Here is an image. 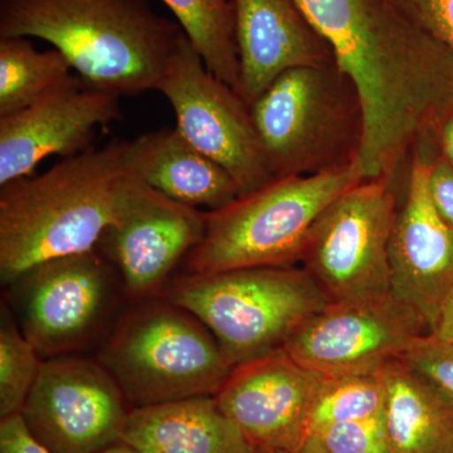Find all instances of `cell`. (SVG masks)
I'll use <instances>...</instances> for the list:
<instances>
[{
    "mask_svg": "<svg viewBox=\"0 0 453 453\" xmlns=\"http://www.w3.org/2000/svg\"><path fill=\"white\" fill-rule=\"evenodd\" d=\"M0 453H52L35 438L22 414L0 418Z\"/></svg>",
    "mask_w": 453,
    "mask_h": 453,
    "instance_id": "cell-28",
    "label": "cell"
},
{
    "mask_svg": "<svg viewBox=\"0 0 453 453\" xmlns=\"http://www.w3.org/2000/svg\"><path fill=\"white\" fill-rule=\"evenodd\" d=\"M100 453H140L136 451L134 447L127 445L125 442H118L115 445L107 447L106 449H104L103 452Z\"/></svg>",
    "mask_w": 453,
    "mask_h": 453,
    "instance_id": "cell-33",
    "label": "cell"
},
{
    "mask_svg": "<svg viewBox=\"0 0 453 453\" xmlns=\"http://www.w3.org/2000/svg\"><path fill=\"white\" fill-rule=\"evenodd\" d=\"M380 371L325 375L312 405L311 434L329 426L365 421L384 414L387 395Z\"/></svg>",
    "mask_w": 453,
    "mask_h": 453,
    "instance_id": "cell-23",
    "label": "cell"
},
{
    "mask_svg": "<svg viewBox=\"0 0 453 453\" xmlns=\"http://www.w3.org/2000/svg\"><path fill=\"white\" fill-rule=\"evenodd\" d=\"M5 288L18 326L43 360L101 347L129 301L98 247L35 265Z\"/></svg>",
    "mask_w": 453,
    "mask_h": 453,
    "instance_id": "cell-8",
    "label": "cell"
},
{
    "mask_svg": "<svg viewBox=\"0 0 453 453\" xmlns=\"http://www.w3.org/2000/svg\"><path fill=\"white\" fill-rule=\"evenodd\" d=\"M250 110L273 178L356 164L365 129L362 104L338 65L286 71Z\"/></svg>",
    "mask_w": 453,
    "mask_h": 453,
    "instance_id": "cell-6",
    "label": "cell"
},
{
    "mask_svg": "<svg viewBox=\"0 0 453 453\" xmlns=\"http://www.w3.org/2000/svg\"><path fill=\"white\" fill-rule=\"evenodd\" d=\"M411 368L453 399V344L426 334L401 357Z\"/></svg>",
    "mask_w": 453,
    "mask_h": 453,
    "instance_id": "cell-26",
    "label": "cell"
},
{
    "mask_svg": "<svg viewBox=\"0 0 453 453\" xmlns=\"http://www.w3.org/2000/svg\"><path fill=\"white\" fill-rule=\"evenodd\" d=\"M157 91L173 107L179 133L231 175L240 196L275 179L249 105L208 71L188 37L173 56Z\"/></svg>",
    "mask_w": 453,
    "mask_h": 453,
    "instance_id": "cell-10",
    "label": "cell"
},
{
    "mask_svg": "<svg viewBox=\"0 0 453 453\" xmlns=\"http://www.w3.org/2000/svg\"><path fill=\"white\" fill-rule=\"evenodd\" d=\"M125 149L115 139L0 187L3 286L42 262L96 249L124 199Z\"/></svg>",
    "mask_w": 453,
    "mask_h": 453,
    "instance_id": "cell-3",
    "label": "cell"
},
{
    "mask_svg": "<svg viewBox=\"0 0 453 453\" xmlns=\"http://www.w3.org/2000/svg\"><path fill=\"white\" fill-rule=\"evenodd\" d=\"M125 166L146 186L196 210L219 211L240 198L231 175L196 150L177 127L127 142Z\"/></svg>",
    "mask_w": 453,
    "mask_h": 453,
    "instance_id": "cell-18",
    "label": "cell"
},
{
    "mask_svg": "<svg viewBox=\"0 0 453 453\" xmlns=\"http://www.w3.org/2000/svg\"><path fill=\"white\" fill-rule=\"evenodd\" d=\"M310 436L326 453H392L384 414L365 421L329 426Z\"/></svg>",
    "mask_w": 453,
    "mask_h": 453,
    "instance_id": "cell-25",
    "label": "cell"
},
{
    "mask_svg": "<svg viewBox=\"0 0 453 453\" xmlns=\"http://www.w3.org/2000/svg\"><path fill=\"white\" fill-rule=\"evenodd\" d=\"M205 228L204 211L173 201L129 173L118 219L97 247L118 268L133 303L162 295L170 273L202 242Z\"/></svg>",
    "mask_w": 453,
    "mask_h": 453,
    "instance_id": "cell-13",
    "label": "cell"
},
{
    "mask_svg": "<svg viewBox=\"0 0 453 453\" xmlns=\"http://www.w3.org/2000/svg\"><path fill=\"white\" fill-rule=\"evenodd\" d=\"M441 144L445 159L453 166V112L441 125Z\"/></svg>",
    "mask_w": 453,
    "mask_h": 453,
    "instance_id": "cell-31",
    "label": "cell"
},
{
    "mask_svg": "<svg viewBox=\"0 0 453 453\" xmlns=\"http://www.w3.org/2000/svg\"><path fill=\"white\" fill-rule=\"evenodd\" d=\"M453 56V0H390Z\"/></svg>",
    "mask_w": 453,
    "mask_h": 453,
    "instance_id": "cell-27",
    "label": "cell"
},
{
    "mask_svg": "<svg viewBox=\"0 0 453 453\" xmlns=\"http://www.w3.org/2000/svg\"><path fill=\"white\" fill-rule=\"evenodd\" d=\"M428 188L437 213L453 228V166L446 159L431 163Z\"/></svg>",
    "mask_w": 453,
    "mask_h": 453,
    "instance_id": "cell-29",
    "label": "cell"
},
{
    "mask_svg": "<svg viewBox=\"0 0 453 453\" xmlns=\"http://www.w3.org/2000/svg\"><path fill=\"white\" fill-rule=\"evenodd\" d=\"M73 67L58 50H38L29 38H0V116L19 111L61 88Z\"/></svg>",
    "mask_w": 453,
    "mask_h": 453,
    "instance_id": "cell-21",
    "label": "cell"
},
{
    "mask_svg": "<svg viewBox=\"0 0 453 453\" xmlns=\"http://www.w3.org/2000/svg\"><path fill=\"white\" fill-rule=\"evenodd\" d=\"M121 442L140 453H255L214 396L133 408Z\"/></svg>",
    "mask_w": 453,
    "mask_h": 453,
    "instance_id": "cell-19",
    "label": "cell"
},
{
    "mask_svg": "<svg viewBox=\"0 0 453 453\" xmlns=\"http://www.w3.org/2000/svg\"><path fill=\"white\" fill-rule=\"evenodd\" d=\"M120 97L73 76L31 106L0 116V187L33 175L47 157L94 148L97 130L120 120Z\"/></svg>",
    "mask_w": 453,
    "mask_h": 453,
    "instance_id": "cell-15",
    "label": "cell"
},
{
    "mask_svg": "<svg viewBox=\"0 0 453 453\" xmlns=\"http://www.w3.org/2000/svg\"><path fill=\"white\" fill-rule=\"evenodd\" d=\"M217 79L238 92L241 68L229 0H162Z\"/></svg>",
    "mask_w": 453,
    "mask_h": 453,
    "instance_id": "cell-22",
    "label": "cell"
},
{
    "mask_svg": "<svg viewBox=\"0 0 453 453\" xmlns=\"http://www.w3.org/2000/svg\"><path fill=\"white\" fill-rule=\"evenodd\" d=\"M429 334L416 310L392 294L353 303H329L308 319L283 345L303 368L323 375L378 372L401 359Z\"/></svg>",
    "mask_w": 453,
    "mask_h": 453,
    "instance_id": "cell-12",
    "label": "cell"
},
{
    "mask_svg": "<svg viewBox=\"0 0 453 453\" xmlns=\"http://www.w3.org/2000/svg\"><path fill=\"white\" fill-rule=\"evenodd\" d=\"M295 453H326L324 451L323 447L319 445L318 441L314 437L310 436L306 442L301 446L299 451Z\"/></svg>",
    "mask_w": 453,
    "mask_h": 453,
    "instance_id": "cell-32",
    "label": "cell"
},
{
    "mask_svg": "<svg viewBox=\"0 0 453 453\" xmlns=\"http://www.w3.org/2000/svg\"><path fill=\"white\" fill-rule=\"evenodd\" d=\"M240 57L238 95L251 106L280 74L305 65L336 64L329 43L300 0H229Z\"/></svg>",
    "mask_w": 453,
    "mask_h": 453,
    "instance_id": "cell-17",
    "label": "cell"
},
{
    "mask_svg": "<svg viewBox=\"0 0 453 453\" xmlns=\"http://www.w3.org/2000/svg\"><path fill=\"white\" fill-rule=\"evenodd\" d=\"M43 359L23 335L5 301L0 309V418L22 413Z\"/></svg>",
    "mask_w": 453,
    "mask_h": 453,
    "instance_id": "cell-24",
    "label": "cell"
},
{
    "mask_svg": "<svg viewBox=\"0 0 453 453\" xmlns=\"http://www.w3.org/2000/svg\"><path fill=\"white\" fill-rule=\"evenodd\" d=\"M429 166L421 155L414 157L405 201L396 211L389 264L393 296L416 310L431 333L453 290V228L432 203Z\"/></svg>",
    "mask_w": 453,
    "mask_h": 453,
    "instance_id": "cell-16",
    "label": "cell"
},
{
    "mask_svg": "<svg viewBox=\"0 0 453 453\" xmlns=\"http://www.w3.org/2000/svg\"><path fill=\"white\" fill-rule=\"evenodd\" d=\"M363 109L356 165L390 179L414 144L453 112V56L390 0H300Z\"/></svg>",
    "mask_w": 453,
    "mask_h": 453,
    "instance_id": "cell-1",
    "label": "cell"
},
{
    "mask_svg": "<svg viewBox=\"0 0 453 453\" xmlns=\"http://www.w3.org/2000/svg\"><path fill=\"white\" fill-rule=\"evenodd\" d=\"M131 410L105 366L81 354L43 360L20 414L52 453H100L121 442Z\"/></svg>",
    "mask_w": 453,
    "mask_h": 453,
    "instance_id": "cell-11",
    "label": "cell"
},
{
    "mask_svg": "<svg viewBox=\"0 0 453 453\" xmlns=\"http://www.w3.org/2000/svg\"><path fill=\"white\" fill-rule=\"evenodd\" d=\"M324 377L281 348L235 365L214 398L255 453H295L311 434L312 405Z\"/></svg>",
    "mask_w": 453,
    "mask_h": 453,
    "instance_id": "cell-14",
    "label": "cell"
},
{
    "mask_svg": "<svg viewBox=\"0 0 453 453\" xmlns=\"http://www.w3.org/2000/svg\"><path fill=\"white\" fill-rule=\"evenodd\" d=\"M432 335L442 342L453 344V290L447 295L440 311H438L436 321L432 327Z\"/></svg>",
    "mask_w": 453,
    "mask_h": 453,
    "instance_id": "cell-30",
    "label": "cell"
},
{
    "mask_svg": "<svg viewBox=\"0 0 453 453\" xmlns=\"http://www.w3.org/2000/svg\"><path fill=\"white\" fill-rule=\"evenodd\" d=\"M96 359L133 408L216 396L234 368L196 316L162 296L130 303Z\"/></svg>",
    "mask_w": 453,
    "mask_h": 453,
    "instance_id": "cell-4",
    "label": "cell"
},
{
    "mask_svg": "<svg viewBox=\"0 0 453 453\" xmlns=\"http://www.w3.org/2000/svg\"><path fill=\"white\" fill-rule=\"evenodd\" d=\"M160 296L196 316L234 366L283 348L330 303L301 266L186 273L170 279Z\"/></svg>",
    "mask_w": 453,
    "mask_h": 453,
    "instance_id": "cell-5",
    "label": "cell"
},
{
    "mask_svg": "<svg viewBox=\"0 0 453 453\" xmlns=\"http://www.w3.org/2000/svg\"><path fill=\"white\" fill-rule=\"evenodd\" d=\"M49 42L83 82L119 96L157 91L187 37L149 0H0V38Z\"/></svg>",
    "mask_w": 453,
    "mask_h": 453,
    "instance_id": "cell-2",
    "label": "cell"
},
{
    "mask_svg": "<svg viewBox=\"0 0 453 453\" xmlns=\"http://www.w3.org/2000/svg\"><path fill=\"white\" fill-rule=\"evenodd\" d=\"M392 453H453V399L395 359L380 371Z\"/></svg>",
    "mask_w": 453,
    "mask_h": 453,
    "instance_id": "cell-20",
    "label": "cell"
},
{
    "mask_svg": "<svg viewBox=\"0 0 453 453\" xmlns=\"http://www.w3.org/2000/svg\"><path fill=\"white\" fill-rule=\"evenodd\" d=\"M395 217L392 180L386 178L350 188L319 217L300 264L330 303L392 294L389 246Z\"/></svg>",
    "mask_w": 453,
    "mask_h": 453,
    "instance_id": "cell-9",
    "label": "cell"
},
{
    "mask_svg": "<svg viewBox=\"0 0 453 453\" xmlns=\"http://www.w3.org/2000/svg\"><path fill=\"white\" fill-rule=\"evenodd\" d=\"M362 181L351 164L318 174L273 179L222 210L205 211V234L184 259L187 273L296 266L319 217Z\"/></svg>",
    "mask_w": 453,
    "mask_h": 453,
    "instance_id": "cell-7",
    "label": "cell"
}]
</instances>
